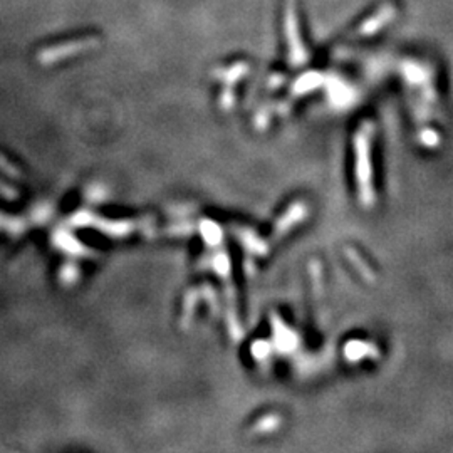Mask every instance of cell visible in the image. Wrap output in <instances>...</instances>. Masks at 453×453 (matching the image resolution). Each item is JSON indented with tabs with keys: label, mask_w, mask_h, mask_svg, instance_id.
<instances>
[{
	"label": "cell",
	"mask_w": 453,
	"mask_h": 453,
	"mask_svg": "<svg viewBox=\"0 0 453 453\" xmlns=\"http://www.w3.org/2000/svg\"><path fill=\"white\" fill-rule=\"evenodd\" d=\"M99 40L96 38H86V39H78V40H71V42L56 45V47H49L44 49L42 52L39 54L40 61L42 62H52L57 61V59L69 56V54H78L83 51H88L91 47H96Z\"/></svg>",
	"instance_id": "cell-1"
},
{
	"label": "cell",
	"mask_w": 453,
	"mask_h": 453,
	"mask_svg": "<svg viewBox=\"0 0 453 453\" xmlns=\"http://www.w3.org/2000/svg\"><path fill=\"white\" fill-rule=\"evenodd\" d=\"M357 148H360V160L365 163V165L360 166V178H361V190L362 195H365V200H371V178H368V175L371 176L369 166L366 165L368 163V136L361 134L360 139H357Z\"/></svg>",
	"instance_id": "cell-2"
}]
</instances>
